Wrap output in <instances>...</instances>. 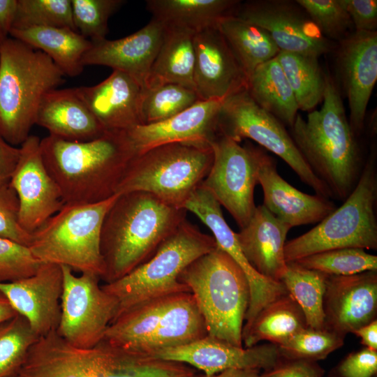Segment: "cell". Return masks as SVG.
Here are the masks:
<instances>
[{"label":"cell","mask_w":377,"mask_h":377,"mask_svg":"<svg viewBox=\"0 0 377 377\" xmlns=\"http://www.w3.org/2000/svg\"><path fill=\"white\" fill-rule=\"evenodd\" d=\"M291 228L260 205L256 207L248 224L236 233L249 264L268 279L281 282L284 274L287 263L284 247Z\"/></svg>","instance_id":"4316f807"},{"label":"cell","mask_w":377,"mask_h":377,"mask_svg":"<svg viewBox=\"0 0 377 377\" xmlns=\"http://www.w3.org/2000/svg\"><path fill=\"white\" fill-rule=\"evenodd\" d=\"M152 357L187 364L206 376L232 369L267 371L282 359L278 346L271 343L244 348L208 335L163 350Z\"/></svg>","instance_id":"d6986e66"},{"label":"cell","mask_w":377,"mask_h":377,"mask_svg":"<svg viewBox=\"0 0 377 377\" xmlns=\"http://www.w3.org/2000/svg\"><path fill=\"white\" fill-rule=\"evenodd\" d=\"M6 38L0 33V47Z\"/></svg>","instance_id":"11a10c76"},{"label":"cell","mask_w":377,"mask_h":377,"mask_svg":"<svg viewBox=\"0 0 377 377\" xmlns=\"http://www.w3.org/2000/svg\"><path fill=\"white\" fill-rule=\"evenodd\" d=\"M247 91L263 110L289 128L298 114L293 90L276 57L260 65L248 78Z\"/></svg>","instance_id":"1f68e13d"},{"label":"cell","mask_w":377,"mask_h":377,"mask_svg":"<svg viewBox=\"0 0 377 377\" xmlns=\"http://www.w3.org/2000/svg\"><path fill=\"white\" fill-rule=\"evenodd\" d=\"M38 338L20 314L0 323V377H10L20 371Z\"/></svg>","instance_id":"74e56055"},{"label":"cell","mask_w":377,"mask_h":377,"mask_svg":"<svg viewBox=\"0 0 377 377\" xmlns=\"http://www.w3.org/2000/svg\"><path fill=\"white\" fill-rule=\"evenodd\" d=\"M223 101L200 100L166 120L138 125L126 131L136 154L169 143H209L219 133V117Z\"/></svg>","instance_id":"cb8c5ba5"},{"label":"cell","mask_w":377,"mask_h":377,"mask_svg":"<svg viewBox=\"0 0 377 377\" xmlns=\"http://www.w3.org/2000/svg\"><path fill=\"white\" fill-rule=\"evenodd\" d=\"M74 90L105 131H128L142 125L143 88L128 74L114 70L99 84Z\"/></svg>","instance_id":"484cf974"},{"label":"cell","mask_w":377,"mask_h":377,"mask_svg":"<svg viewBox=\"0 0 377 377\" xmlns=\"http://www.w3.org/2000/svg\"><path fill=\"white\" fill-rule=\"evenodd\" d=\"M0 237L27 246L31 239L20 224L18 198L9 183L0 185Z\"/></svg>","instance_id":"f6af8a7d"},{"label":"cell","mask_w":377,"mask_h":377,"mask_svg":"<svg viewBox=\"0 0 377 377\" xmlns=\"http://www.w3.org/2000/svg\"><path fill=\"white\" fill-rule=\"evenodd\" d=\"M213 162L207 142H174L153 147L135 156L115 194L142 191L172 207L184 209L201 185Z\"/></svg>","instance_id":"30bf717a"},{"label":"cell","mask_w":377,"mask_h":377,"mask_svg":"<svg viewBox=\"0 0 377 377\" xmlns=\"http://www.w3.org/2000/svg\"><path fill=\"white\" fill-rule=\"evenodd\" d=\"M336 64L355 137L364 130L367 106L377 80V31H355L338 42Z\"/></svg>","instance_id":"ac0fdd59"},{"label":"cell","mask_w":377,"mask_h":377,"mask_svg":"<svg viewBox=\"0 0 377 377\" xmlns=\"http://www.w3.org/2000/svg\"><path fill=\"white\" fill-rule=\"evenodd\" d=\"M377 371V350L368 348L350 353L337 369V377H372Z\"/></svg>","instance_id":"bcb514c9"},{"label":"cell","mask_w":377,"mask_h":377,"mask_svg":"<svg viewBox=\"0 0 377 377\" xmlns=\"http://www.w3.org/2000/svg\"><path fill=\"white\" fill-rule=\"evenodd\" d=\"M355 31H375L377 28L376 0H341Z\"/></svg>","instance_id":"7dc6e473"},{"label":"cell","mask_w":377,"mask_h":377,"mask_svg":"<svg viewBox=\"0 0 377 377\" xmlns=\"http://www.w3.org/2000/svg\"><path fill=\"white\" fill-rule=\"evenodd\" d=\"M235 17L266 30L280 51L320 57L337 46L321 34L296 1H241Z\"/></svg>","instance_id":"9a60e30c"},{"label":"cell","mask_w":377,"mask_h":377,"mask_svg":"<svg viewBox=\"0 0 377 377\" xmlns=\"http://www.w3.org/2000/svg\"><path fill=\"white\" fill-rule=\"evenodd\" d=\"M219 133L209 142L213 151L210 170L201 184L231 214L240 229L256 210L254 188L258 184L255 145Z\"/></svg>","instance_id":"5bb4252c"},{"label":"cell","mask_w":377,"mask_h":377,"mask_svg":"<svg viewBox=\"0 0 377 377\" xmlns=\"http://www.w3.org/2000/svg\"><path fill=\"white\" fill-rule=\"evenodd\" d=\"M343 340V337L326 329L306 327L278 348L283 358L316 362L341 347Z\"/></svg>","instance_id":"60d3db41"},{"label":"cell","mask_w":377,"mask_h":377,"mask_svg":"<svg viewBox=\"0 0 377 377\" xmlns=\"http://www.w3.org/2000/svg\"><path fill=\"white\" fill-rule=\"evenodd\" d=\"M194 84L200 100L223 99L247 89L248 77L219 26L194 34Z\"/></svg>","instance_id":"7402d4cb"},{"label":"cell","mask_w":377,"mask_h":377,"mask_svg":"<svg viewBox=\"0 0 377 377\" xmlns=\"http://www.w3.org/2000/svg\"><path fill=\"white\" fill-rule=\"evenodd\" d=\"M186 212L149 193L118 195L101 228L104 283L121 278L149 259L186 219Z\"/></svg>","instance_id":"3957f363"},{"label":"cell","mask_w":377,"mask_h":377,"mask_svg":"<svg viewBox=\"0 0 377 377\" xmlns=\"http://www.w3.org/2000/svg\"><path fill=\"white\" fill-rule=\"evenodd\" d=\"M259 370L257 369H232L223 371L211 376H206L203 374H198L197 377H259Z\"/></svg>","instance_id":"f5cc1de1"},{"label":"cell","mask_w":377,"mask_h":377,"mask_svg":"<svg viewBox=\"0 0 377 377\" xmlns=\"http://www.w3.org/2000/svg\"><path fill=\"white\" fill-rule=\"evenodd\" d=\"M40 150L64 204L97 202L115 195L137 155L126 131H105L82 142L49 135L40 140Z\"/></svg>","instance_id":"6da1fadb"},{"label":"cell","mask_w":377,"mask_h":377,"mask_svg":"<svg viewBox=\"0 0 377 377\" xmlns=\"http://www.w3.org/2000/svg\"><path fill=\"white\" fill-rule=\"evenodd\" d=\"M327 276L295 261L286 263L281 282L301 308L309 328L324 329L323 298Z\"/></svg>","instance_id":"d590c367"},{"label":"cell","mask_w":377,"mask_h":377,"mask_svg":"<svg viewBox=\"0 0 377 377\" xmlns=\"http://www.w3.org/2000/svg\"><path fill=\"white\" fill-rule=\"evenodd\" d=\"M65 75L44 52L7 37L0 47V135L21 145L30 135L43 96Z\"/></svg>","instance_id":"277c9868"},{"label":"cell","mask_w":377,"mask_h":377,"mask_svg":"<svg viewBox=\"0 0 377 377\" xmlns=\"http://www.w3.org/2000/svg\"><path fill=\"white\" fill-rule=\"evenodd\" d=\"M239 0H147L146 8L165 26L196 34L235 16Z\"/></svg>","instance_id":"f1b7e54d"},{"label":"cell","mask_w":377,"mask_h":377,"mask_svg":"<svg viewBox=\"0 0 377 377\" xmlns=\"http://www.w3.org/2000/svg\"><path fill=\"white\" fill-rule=\"evenodd\" d=\"M19 373L23 377H174L164 360L104 340L91 348H76L56 331L38 338Z\"/></svg>","instance_id":"5b68a950"},{"label":"cell","mask_w":377,"mask_h":377,"mask_svg":"<svg viewBox=\"0 0 377 377\" xmlns=\"http://www.w3.org/2000/svg\"><path fill=\"white\" fill-rule=\"evenodd\" d=\"M179 281L193 295L207 335L244 347L242 331L250 292L246 277L236 262L216 246L187 266Z\"/></svg>","instance_id":"8992f818"},{"label":"cell","mask_w":377,"mask_h":377,"mask_svg":"<svg viewBox=\"0 0 377 377\" xmlns=\"http://www.w3.org/2000/svg\"><path fill=\"white\" fill-rule=\"evenodd\" d=\"M41 263L29 246L0 237V283L30 276Z\"/></svg>","instance_id":"ee69618b"},{"label":"cell","mask_w":377,"mask_h":377,"mask_svg":"<svg viewBox=\"0 0 377 377\" xmlns=\"http://www.w3.org/2000/svg\"><path fill=\"white\" fill-rule=\"evenodd\" d=\"M323 104L304 119L297 114L289 133L313 172L330 189L332 198L344 201L360 177L364 161L353 134L340 90L325 73Z\"/></svg>","instance_id":"7a4b0ae2"},{"label":"cell","mask_w":377,"mask_h":377,"mask_svg":"<svg viewBox=\"0 0 377 377\" xmlns=\"http://www.w3.org/2000/svg\"><path fill=\"white\" fill-rule=\"evenodd\" d=\"M324 329L345 338L376 319L377 271L328 275L323 298Z\"/></svg>","instance_id":"ffe728a7"},{"label":"cell","mask_w":377,"mask_h":377,"mask_svg":"<svg viewBox=\"0 0 377 377\" xmlns=\"http://www.w3.org/2000/svg\"><path fill=\"white\" fill-rule=\"evenodd\" d=\"M20 155V148L16 147L0 135V185L9 183Z\"/></svg>","instance_id":"681fc988"},{"label":"cell","mask_w":377,"mask_h":377,"mask_svg":"<svg viewBox=\"0 0 377 377\" xmlns=\"http://www.w3.org/2000/svg\"><path fill=\"white\" fill-rule=\"evenodd\" d=\"M200 100L195 90L176 84L143 89L140 103L142 125L166 120Z\"/></svg>","instance_id":"8d00e7d4"},{"label":"cell","mask_w":377,"mask_h":377,"mask_svg":"<svg viewBox=\"0 0 377 377\" xmlns=\"http://www.w3.org/2000/svg\"><path fill=\"white\" fill-rule=\"evenodd\" d=\"M216 246L213 236L202 232L185 219L149 259L121 278L102 284L117 302V317L147 301L189 293L179 281L180 274L195 260Z\"/></svg>","instance_id":"9c48e42d"},{"label":"cell","mask_w":377,"mask_h":377,"mask_svg":"<svg viewBox=\"0 0 377 377\" xmlns=\"http://www.w3.org/2000/svg\"><path fill=\"white\" fill-rule=\"evenodd\" d=\"M63 291L61 315L57 333L68 344L91 348L104 338L116 318V300L100 284L101 278L91 272L76 275L68 267L61 266Z\"/></svg>","instance_id":"4fadbf2b"},{"label":"cell","mask_w":377,"mask_h":377,"mask_svg":"<svg viewBox=\"0 0 377 377\" xmlns=\"http://www.w3.org/2000/svg\"><path fill=\"white\" fill-rule=\"evenodd\" d=\"M165 26L152 18L142 29L117 40L92 42L82 63L105 66L133 77L143 89L165 34Z\"/></svg>","instance_id":"d4e9b609"},{"label":"cell","mask_w":377,"mask_h":377,"mask_svg":"<svg viewBox=\"0 0 377 377\" xmlns=\"http://www.w3.org/2000/svg\"><path fill=\"white\" fill-rule=\"evenodd\" d=\"M321 34L339 42L353 31L352 21L341 0H296ZM354 28V27H353Z\"/></svg>","instance_id":"7bdbcfd3"},{"label":"cell","mask_w":377,"mask_h":377,"mask_svg":"<svg viewBox=\"0 0 377 377\" xmlns=\"http://www.w3.org/2000/svg\"><path fill=\"white\" fill-rule=\"evenodd\" d=\"M47 54L65 75L75 77L82 73V59L92 42L77 31L66 27H40L13 29L9 34Z\"/></svg>","instance_id":"4dcf8cb0"},{"label":"cell","mask_w":377,"mask_h":377,"mask_svg":"<svg viewBox=\"0 0 377 377\" xmlns=\"http://www.w3.org/2000/svg\"><path fill=\"white\" fill-rule=\"evenodd\" d=\"M219 131L236 142L251 139L284 161L316 195L332 198L328 187L317 177L297 148L289 131L274 116L261 108L247 89L225 98L219 117Z\"/></svg>","instance_id":"7c38bea8"},{"label":"cell","mask_w":377,"mask_h":377,"mask_svg":"<svg viewBox=\"0 0 377 377\" xmlns=\"http://www.w3.org/2000/svg\"><path fill=\"white\" fill-rule=\"evenodd\" d=\"M276 58L293 90L299 110H315L323 101L325 89V73L319 57L279 51Z\"/></svg>","instance_id":"e575fe53"},{"label":"cell","mask_w":377,"mask_h":377,"mask_svg":"<svg viewBox=\"0 0 377 377\" xmlns=\"http://www.w3.org/2000/svg\"><path fill=\"white\" fill-rule=\"evenodd\" d=\"M307 327L303 311L288 293L266 305L242 334L244 348L268 341L277 346L286 343L295 334Z\"/></svg>","instance_id":"d6a6232c"},{"label":"cell","mask_w":377,"mask_h":377,"mask_svg":"<svg viewBox=\"0 0 377 377\" xmlns=\"http://www.w3.org/2000/svg\"><path fill=\"white\" fill-rule=\"evenodd\" d=\"M40 27H66L75 31L72 17L71 1L18 0L13 29Z\"/></svg>","instance_id":"ab89813d"},{"label":"cell","mask_w":377,"mask_h":377,"mask_svg":"<svg viewBox=\"0 0 377 377\" xmlns=\"http://www.w3.org/2000/svg\"><path fill=\"white\" fill-rule=\"evenodd\" d=\"M0 291L38 337L57 331L61 315L63 274L60 265L42 263L33 275L0 283Z\"/></svg>","instance_id":"44dd1931"},{"label":"cell","mask_w":377,"mask_h":377,"mask_svg":"<svg viewBox=\"0 0 377 377\" xmlns=\"http://www.w3.org/2000/svg\"><path fill=\"white\" fill-rule=\"evenodd\" d=\"M40 138L30 135L20 145V155L9 184L19 202V222L31 234L59 212L64 202L60 189L47 170Z\"/></svg>","instance_id":"2e32d148"},{"label":"cell","mask_w":377,"mask_h":377,"mask_svg":"<svg viewBox=\"0 0 377 377\" xmlns=\"http://www.w3.org/2000/svg\"><path fill=\"white\" fill-rule=\"evenodd\" d=\"M165 34L147 79L146 88L176 84L195 89L194 33L165 26Z\"/></svg>","instance_id":"f546056e"},{"label":"cell","mask_w":377,"mask_h":377,"mask_svg":"<svg viewBox=\"0 0 377 377\" xmlns=\"http://www.w3.org/2000/svg\"><path fill=\"white\" fill-rule=\"evenodd\" d=\"M219 28L248 78L280 51L266 30L235 16L221 21Z\"/></svg>","instance_id":"836d02e7"},{"label":"cell","mask_w":377,"mask_h":377,"mask_svg":"<svg viewBox=\"0 0 377 377\" xmlns=\"http://www.w3.org/2000/svg\"><path fill=\"white\" fill-rule=\"evenodd\" d=\"M258 163V184L263 191V205L291 228L320 222L337 206L318 195H309L290 185L278 173L274 159L255 146Z\"/></svg>","instance_id":"603a6c76"},{"label":"cell","mask_w":377,"mask_h":377,"mask_svg":"<svg viewBox=\"0 0 377 377\" xmlns=\"http://www.w3.org/2000/svg\"><path fill=\"white\" fill-rule=\"evenodd\" d=\"M183 208L195 214L209 228L217 246L236 262L246 277L250 300L245 316L243 334L266 305L288 293L281 282L265 278L249 264L239 244L236 232L226 223L220 204L209 191L200 185L186 202Z\"/></svg>","instance_id":"e0dca14e"},{"label":"cell","mask_w":377,"mask_h":377,"mask_svg":"<svg viewBox=\"0 0 377 377\" xmlns=\"http://www.w3.org/2000/svg\"><path fill=\"white\" fill-rule=\"evenodd\" d=\"M352 333L361 339V343L369 349L377 350V320L362 326Z\"/></svg>","instance_id":"816d5d0a"},{"label":"cell","mask_w":377,"mask_h":377,"mask_svg":"<svg viewBox=\"0 0 377 377\" xmlns=\"http://www.w3.org/2000/svg\"><path fill=\"white\" fill-rule=\"evenodd\" d=\"M17 314L8 299L0 291V323L13 318Z\"/></svg>","instance_id":"db71d44e"},{"label":"cell","mask_w":377,"mask_h":377,"mask_svg":"<svg viewBox=\"0 0 377 377\" xmlns=\"http://www.w3.org/2000/svg\"><path fill=\"white\" fill-rule=\"evenodd\" d=\"M10 377H23L20 373L17 374H15V375H13Z\"/></svg>","instance_id":"9f6ffc18"},{"label":"cell","mask_w":377,"mask_h":377,"mask_svg":"<svg viewBox=\"0 0 377 377\" xmlns=\"http://www.w3.org/2000/svg\"><path fill=\"white\" fill-rule=\"evenodd\" d=\"M18 0H0V33L8 37L15 19Z\"/></svg>","instance_id":"f907efd6"},{"label":"cell","mask_w":377,"mask_h":377,"mask_svg":"<svg viewBox=\"0 0 377 377\" xmlns=\"http://www.w3.org/2000/svg\"><path fill=\"white\" fill-rule=\"evenodd\" d=\"M36 124L50 135L74 142L93 140L105 131L74 88L47 92L39 105Z\"/></svg>","instance_id":"83f0119b"},{"label":"cell","mask_w":377,"mask_h":377,"mask_svg":"<svg viewBox=\"0 0 377 377\" xmlns=\"http://www.w3.org/2000/svg\"><path fill=\"white\" fill-rule=\"evenodd\" d=\"M295 262L310 269L332 276H350L377 271V256L360 248L325 251L300 258Z\"/></svg>","instance_id":"f35d334b"},{"label":"cell","mask_w":377,"mask_h":377,"mask_svg":"<svg viewBox=\"0 0 377 377\" xmlns=\"http://www.w3.org/2000/svg\"><path fill=\"white\" fill-rule=\"evenodd\" d=\"M207 335L205 320L190 293L158 297L117 316L103 340L124 350L154 356Z\"/></svg>","instance_id":"52a82bcc"},{"label":"cell","mask_w":377,"mask_h":377,"mask_svg":"<svg viewBox=\"0 0 377 377\" xmlns=\"http://www.w3.org/2000/svg\"><path fill=\"white\" fill-rule=\"evenodd\" d=\"M75 31L91 42L105 39L110 17L124 3L122 0H71Z\"/></svg>","instance_id":"b9f144b4"},{"label":"cell","mask_w":377,"mask_h":377,"mask_svg":"<svg viewBox=\"0 0 377 377\" xmlns=\"http://www.w3.org/2000/svg\"><path fill=\"white\" fill-rule=\"evenodd\" d=\"M118 197L93 203H66L31 233L29 246L42 263L91 272L101 280L104 265L101 252L103 219Z\"/></svg>","instance_id":"8fae6325"},{"label":"cell","mask_w":377,"mask_h":377,"mask_svg":"<svg viewBox=\"0 0 377 377\" xmlns=\"http://www.w3.org/2000/svg\"><path fill=\"white\" fill-rule=\"evenodd\" d=\"M321 367L313 361L283 358L273 368L259 377H323Z\"/></svg>","instance_id":"c3c4849f"},{"label":"cell","mask_w":377,"mask_h":377,"mask_svg":"<svg viewBox=\"0 0 377 377\" xmlns=\"http://www.w3.org/2000/svg\"><path fill=\"white\" fill-rule=\"evenodd\" d=\"M376 205L377 149L373 142L353 191L314 228L286 242V263L341 248L376 250Z\"/></svg>","instance_id":"ba28073f"}]
</instances>
